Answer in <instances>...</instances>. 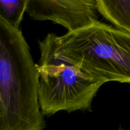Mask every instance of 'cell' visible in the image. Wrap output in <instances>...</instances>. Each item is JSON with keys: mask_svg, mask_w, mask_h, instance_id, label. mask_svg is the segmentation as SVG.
<instances>
[{"mask_svg": "<svg viewBox=\"0 0 130 130\" xmlns=\"http://www.w3.org/2000/svg\"><path fill=\"white\" fill-rule=\"evenodd\" d=\"M39 63L77 66L102 81L130 84V34L98 21L62 36L39 41Z\"/></svg>", "mask_w": 130, "mask_h": 130, "instance_id": "cell-1", "label": "cell"}, {"mask_svg": "<svg viewBox=\"0 0 130 130\" xmlns=\"http://www.w3.org/2000/svg\"><path fill=\"white\" fill-rule=\"evenodd\" d=\"M38 64L21 30L0 17V130H43Z\"/></svg>", "mask_w": 130, "mask_h": 130, "instance_id": "cell-2", "label": "cell"}, {"mask_svg": "<svg viewBox=\"0 0 130 130\" xmlns=\"http://www.w3.org/2000/svg\"><path fill=\"white\" fill-rule=\"evenodd\" d=\"M38 71L39 105L44 116L91 110L94 98L105 84L79 67L64 63H39Z\"/></svg>", "mask_w": 130, "mask_h": 130, "instance_id": "cell-3", "label": "cell"}, {"mask_svg": "<svg viewBox=\"0 0 130 130\" xmlns=\"http://www.w3.org/2000/svg\"><path fill=\"white\" fill-rule=\"evenodd\" d=\"M27 13L38 21L49 20L73 32L99 20L96 0H29Z\"/></svg>", "mask_w": 130, "mask_h": 130, "instance_id": "cell-4", "label": "cell"}, {"mask_svg": "<svg viewBox=\"0 0 130 130\" xmlns=\"http://www.w3.org/2000/svg\"><path fill=\"white\" fill-rule=\"evenodd\" d=\"M96 6L112 26L130 34V0H96Z\"/></svg>", "mask_w": 130, "mask_h": 130, "instance_id": "cell-5", "label": "cell"}, {"mask_svg": "<svg viewBox=\"0 0 130 130\" xmlns=\"http://www.w3.org/2000/svg\"><path fill=\"white\" fill-rule=\"evenodd\" d=\"M29 0H0V17L11 26L20 29L23 17L27 12Z\"/></svg>", "mask_w": 130, "mask_h": 130, "instance_id": "cell-6", "label": "cell"}, {"mask_svg": "<svg viewBox=\"0 0 130 130\" xmlns=\"http://www.w3.org/2000/svg\"><path fill=\"white\" fill-rule=\"evenodd\" d=\"M119 130H124V129H123V128H119Z\"/></svg>", "mask_w": 130, "mask_h": 130, "instance_id": "cell-7", "label": "cell"}]
</instances>
